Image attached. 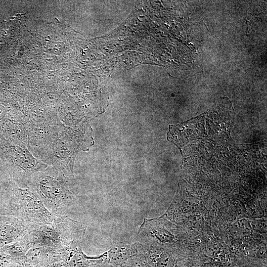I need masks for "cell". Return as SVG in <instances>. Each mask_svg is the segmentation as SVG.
<instances>
[{"label":"cell","mask_w":267,"mask_h":267,"mask_svg":"<svg viewBox=\"0 0 267 267\" xmlns=\"http://www.w3.org/2000/svg\"><path fill=\"white\" fill-rule=\"evenodd\" d=\"M174 265L173 261L170 256L163 255L160 258L158 262L159 267H172Z\"/></svg>","instance_id":"8fae6325"},{"label":"cell","mask_w":267,"mask_h":267,"mask_svg":"<svg viewBox=\"0 0 267 267\" xmlns=\"http://www.w3.org/2000/svg\"><path fill=\"white\" fill-rule=\"evenodd\" d=\"M246 212L254 219L262 218L265 213L259 202L257 200L252 201L248 204Z\"/></svg>","instance_id":"52a82bcc"},{"label":"cell","mask_w":267,"mask_h":267,"mask_svg":"<svg viewBox=\"0 0 267 267\" xmlns=\"http://www.w3.org/2000/svg\"><path fill=\"white\" fill-rule=\"evenodd\" d=\"M267 221L261 218L254 219L251 224L252 229L261 233L267 232Z\"/></svg>","instance_id":"9c48e42d"},{"label":"cell","mask_w":267,"mask_h":267,"mask_svg":"<svg viewBox=\"0 0 267 267\" xmlns=\"http://www.w3.org/2000/svg\"><path fill=\"white\" fill-rule=\"evenodd\" d=\"M3 148L10 178L21 187L26 188L27 181L32 175L48 166L35 157L23 143L12 141L6 143Z\"/></svg>","instance_id":"277c9868"},{"label":"cell","mask_w":267,"mask_h":267,"mask_svg":"<svg viewBox=\"0 0 267 267\" xmlns=\"http://www.w3.org/2000/svg\"><path fill=\"white\" fill-rule=\"evenodd\" d=\"M71 176L50 165L35 173L28 179L26 187L33 190L54 215L64 216L74 200Z\"/></svg>","instance_id":"6da1fadb"},{"label":"cell","mask_w":267,"mask_h":267,"mask_svg":"<svg viewBox=\"0 0 267 267\" xmlns=\"http://www.w3.org/2000/svg\"><path fill=\"white\" fill-rule=\"evenodd\" d=\"M234 225L241 233L244 234L249 233L252 231L251 224L246 220L240 219Z\"/></svg>","instance_id":"30bf717a"},{"label":"cell","mask_w":267,"mask_h":267,"mask_svg":"<svg viewBox=\"0 0 267 267\" xmlns=\"http://www.w3.org/2000/svg\"><path fill=\"white\" fill-rule=\"evenodd\" d=\"M8 182L0 184V216L11 215V196Z\"/></svg>","instance_id":"8992f818"},{"label":"cell","mask_w":267,"mask_h":267,"mask_svg":"<svg viewBox=\"0 0 267 267\" xmlns=\"http://www.w3.org/2000/svg\"><path fill=\"white\" fill-rule=\"evenodd\" d=\"M203 205V201L200 199L190 197L184 200L182 208L184 212H193L200 209Z\"/></svg>","instance_id":"ba28073f"},{"label":"cell","mask_w":267,"mask_h":267,"mask_svg":"<svg viewBox=\"0 0 267 267\" xmlns=\"http://www.w3.org/2000/svg\"><path fill=\"white\" fill-rule=\"evenodd\" d=\"M84 232L80 223L64 216L58 217L51 224H32L28 237L31 243L58 253L79 243Z\"/></svg>","instance_id":"7a4b0ae2"},{"label":"cell","mask_w":267,"mask_h":267,"mask_svg":"<svg viewBox=\"0 0 267 267\" xmlns=\"http://www.w3.org/2000/svg\"><path fill=\"white\" fill-rule=\"evenodd\" d=\"M8 185L11 216L32 224H51L59 217L52 214L30 188L21 187L11 179Z\"/></svg>","instance_id":"3957f363"},{"label":"cell","mask_w":267,"mask_h":267,"mask_svg":"<svg viewBox=\"0 0 267 267\" xmlns=\"http://www.w3.org/2000/svg\"><path fill=\"white\" fill-rule=\"evenodd\" d=\"M32 224L13 216H0V248L23 238Z\"/></svg>","instance_id":"5b68a950"}]
</instances>
